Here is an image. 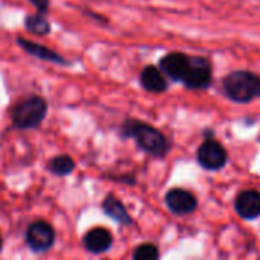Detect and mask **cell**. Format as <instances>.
I'll return each instance as SVG.
<instances>
[{"mask_svg":"<svg viewBox=\"0 0 260 260\" xmlns=\"http://www.w3.org/2000/svg\"><path fill=\"white\" fill-rule=\"evenodd\" d=\"M122 134L125 137L134 139L140 149L154 157H163L169 151V142L166 136L149 123L140 122L137 119H128L122 125Z\"/></svg>","mask_w":260,"mask_h":260,"instance_id":"1","label":"cell"},{"mask_svg":"<svg viewBox=\"0 0 260 260\" xmlns=\"http://www.w3.org/2000/svg\"><path fill=\"white\" fill-rule=\"evenodd\" d=\"M190 61H192V58L187 56L186 53L171 52V53H166L165 56H161L158 69L163 72V75L169 76L171 79L183 82L190 69Z\"/></svg>","mask_w":260,"mask_h":260,"instance_id":"5","label":"cell"},{"mask_svg":"<svg viewBox=\"0 0 260 260\" xmlns=\"http://www.w3.org/2000/svg\"><path fill=\"white\" fill-rule=\"evenodd\" d=\"M49 169L55 175H67L75 169V161L69 155H56L49 161Z\"/></svg>","mask_w":260,"mask_h":260,"instance_id":"15","label":"cell"},{"mask_svg":"<svg viewBox=\"0 0 260 260\" xmlns=\"http://www.w3.org/2000/svg\"><path fill=\"white\" fill-rule=\"evenodd\" d=\"M24 27L27 32L34 34V35H40V37H44V35H49L52 32V26L49 23V20L46 18V15L43 14H29L24 17Z\"/></svg>","mask_w":260,"mask_h":260,"instance_id":"14","label":"cell"},{"mask_svg":"<svg viewBox=\"0 0 260 260\" xmlns=\"http://www.w3.org/2000/svg\"><path fill=\"white\" fill-rule=\"evenodd\" d=\"M82 12H84L87 17H90L91 20H94V21H101V24H104V23H108V20H107L104 15H101V14H96V12H93V11H90V9H82Z\"/></svg>","mask_w":260,"mask_h":260,"instance_id":"18","label":"cell"},{"mask_svg":"<svg viewBox=\"0 0 260 260\" xmlns=\"http://www.w3.org/2000/svg\"><path fill=\"white\" fill-rule=\"evenodd\" d=\"M160 253L154 244H142L134 250L133 260H158Z\"/></svg>","mask_w":260,"mask_h":260,"instance_id":"16","label":"cell"},{"mask_svg":"<svg viewBox=\"0 0 260 260\" xmlns=\"http://www.w3.org/2000/svg\"><path fill=\"white\" fill-rule=\"evenodd\" d=\"M140 85L151 93H163L168 90V79L157 66H146L140 72Z\"/></svg>","mask_w":260,"mask_h":260,"instance_id":"12","label":"cell"},{"mask_svg":"<svg viewBox=\"0 0 260 260\" xmlns=\"http://www.w3.org/2000/svg\"><path fill=\"white\" fill-rule=\"evenodd\" d=\"M166 204L177 215H187L197 209V198L184 189H172L166 195Z\"/></svg>","mask_w":260,"mask_h":260,"instance_id":"9","label":"cell"},{"mask_svg":"<svg viewBox=\"0 0 260 260\" xmlns=\"http://www.w3.org/2000/svg\"><path fill=\"white\" fill-rule=\"evenodd\" d=\"M224 91L229 99L247 104L260 98V75L248 70H235L229 73L224 81Z\"/></svg>","mask_w":260,"mask_h":260,"instance_id":"3","label":"cell"},{"mask_svg":"<svg viewBox=\"0 0 260 260\" xmlns=\"http://www.w3.org/2000/svg\"><path fill=\"white\" fill-rule=\"evenodd\" d=\"M47 114V102L43 96L30 94L20 99L11 108V122L17 129H35Z\"/></svg>","mask_w":260,"mask_h":260,"instance_id":"2","label":"cell"},{"mask_svg":"<svg viewBox=\"0 0 260 260\" xmlns=\"http://www.w3.org/2000/svg\"><path fill=\"white\" fill-rule=\"evenodd\" d=\"M55 242V230L46 221H35L26 230V244L37 253L47 251Z\"/></svg>","mask_w":260,"mask_h":260,"instance_id":"4","label":"cell"},{"mask_svg":"<svg viewBox=\"0 0 260 260\" xmlns=\"http://www.w3.org/2000/svg\"><path fill=\"white\" fill-rule=\"evenodd\" d=\"M198 163L210 171L221 169L227 163V151L216 140H206L198 149Z\"/></svg>","mask_w":260,"mask_h":260,"instance_id":"6","label":"cell"},{"mask_svg":"<svg viewBox=\"0 0 260 260\" xmlns=\"http://www.w3.org/2000/svg\"><path fill=\"white\" fill-rule=\"evenodd\" d=\"M17 44L21 47V50H24L26 53H29L30 56H35L41 61H46V62H52V64H56V66H70L72 62L64 58L61 53H58L56 50L47 47V46H43L37 41H32V40H27L24 37H17Z\"/></svg>","mask_w":260,"mask_h":260,"instance_id":"7","label":"cell"},{"mask_svg":"<svg viewBox=\"0 0 260 260\" xmlns=\"http://www.w3.org/2000/svg\"><path fill=\"white\" fill-rule=\"evenodd\" d=\"M29 3L35 8V11L38 14H43L46 15L49 12V8H50V0H29Z\"/></svg>","mask_w":260,"mask_h":260,"instance_id":"17","label":"cell"},{"mask_svg":"<svg viewBox=\"0 0 260 260\" xmlns=\"http://www.w3.org/2000/svg\"><path fill=\"white\" fill-rule=\"evenodd\" d=\"M102 209L105 212V215H108L111 219H114L116 222L119 224H123V225H129L133 222L131 216L128 215L125 206L113 195H108L104 203H102Z\"/></svg>","mask_w":260,"mask_h":260,"instance_id":"13","label":"cell"},{"mask_svg":"<svg viewBox=\"0 0 260 260\" xmlns=\"http://www.w3.org/2000/svg\"><path fill=\"white\" fill-rule=\"evenodd\" d=\"M2 247H3V239H2V235H0V251H2Z\"/></svg>","mask_w":260,"mask_h":260,"instance_id":"19","label":"cell"},{"mask_svg":"<svg viewBox=\"0 0 260 260\" xmlns=\"http://www.w3.org/2000/svg\"><path fill=\"white\" fill-rule=\"evenodd\" d=\"M236 212L244 219H256L260 216V192L244 190L238 195L235 203Z\"/></svg>","mask_w":260,"mask_h":260,"instance_id":"10","label":"cell"},{"mask_svg":"<svg viewBox=\"0 0 260 260\" xmlns=\"http://www.w3.org/2000/svg\"><path fill=\"white\" fill-rule=\"evenodd\" d=\"M113 245V236L107 229L96 227L85 233L84 236V247L90 253H105Z\"/></svg>","mask_w":260,"mask_h":260,"instance_id":"11","label":"cell"},{"mask_svg":"<svg viewBox=\"0 0 260 260\" xmlns=\"http://www.w3.org/2000/svg\"><path fill=\"white\" fill-rule=\"evenodd\" d=\"M183 84L192 90L207 88L212 84V67L209 64V61L204 58H192L190 69H189Z\"/></svg>","mask_w":260,"mask_h":260,"instance_id":"8","label":"cell"}]
</instances>
